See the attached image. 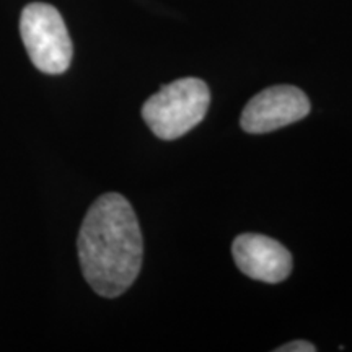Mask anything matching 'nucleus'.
Wrapping results in <instances>:
<instances>
[{
    "label": "nucleus",
    "instance_id": "obj_1",
    "mask_svg": "<svg viewBox=\"0 0 352 352\" xmlns=\"http://www.w3.org/2000/svg\"><path fill=\"white\" fill-rule=\"evenodd\" d=\"M82 274L101 297L124 294L138 279L144 240L131 202L118 192L100 196L83 219L77 240Z\"/></svg>",
    "mask_w": 352,
    "mask_h": 352
},
{
    "label": "nucleus",
    "instance_id": "obj_2",
    "mask_svg": "<svg viewBox=\"0 0 352 352\" xmlns=\"http://www.w3.org/2000/svg\"><path fill=\"white\" fill-rule=\"evenodd\" d=\"M210 91L204 80L179 78L165 85L144 103L142 118L157 138L175 140L204 120Z\"/></svg>",
    "mask_w": 352,
    "mask_h": 352
},
{
    "label": "nucleus",
    "instance_id": "obj_3",
    "mask_svg": "<svg viewBox=\"0 0 352 352\" xmlns=\"http://www.w3.org/2000/svg\"><path fill=\"white\" fill-rule=\"evenodd\" d=\"M20 34L34 67L44 74H64L72 63V41L56 7L33 2L21 12Z\"/></svg>",
    "mask_w": 352,
    "mask_h": 352
},
{
    "label": "nucleus",
    "instance_id": "obj_4",
    "mask_svg": "<svg viewBox=\"0 0 352 352\" xmlns=\"http://www.w3.org/2000/svg\"><path fill=\"white\" fill-rule=\"evenodd\" d=\"M310 113V101L300 88L274 85L259 91L241 113L240 124L250 134H266L303 120Z\"/></svg>",
    "mask_w": 352,
    "mask_h": 352
},
{
    "label": "nucleus",
    "instance_id": "obj_5",
    "mask_svg": "<svg viewBox=\"0 0 352 352\" xmlns=\"http://www.w3.org/2000/svg\"><path fill=\"white\" fill-rule=\"evenodd\" d=\"M232 253L239 270L254 280L277 284L292 272V254L284 245L266 235H239L233 241Z\"/></svg>",
    "mask_w": 352,
    "mask_h": 352
},
{
    "label": "nucleus",
    "instance_id": "obj_6",
    "mask_svg": "<svg viewBox=\"0 0 352 352\" xmlns=\"http://www.w3.org/2000/svg\"><path fill=\"white\" fill-rule=\"evenodd\" d=\"M279 352H315L316 347L311 344V342L307 341H292L287 342V344L280 346L279 349H276Z\"/></svg>",
    "mask_w": 352,
    "mask_h": 352
}]
</instances>
